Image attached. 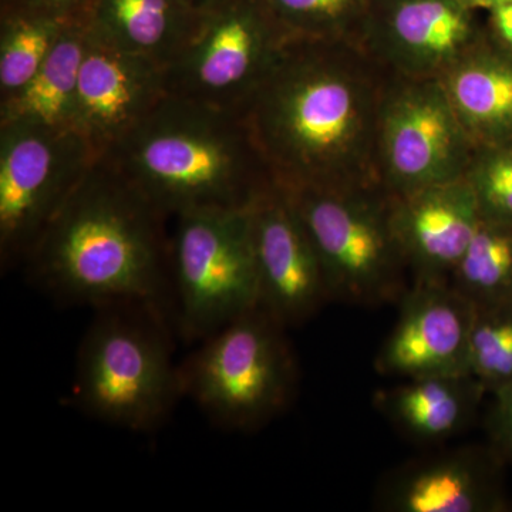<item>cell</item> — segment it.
I'll return each instance as SVG.
<instances>
[{
	"instance_id": "obj_14",
	"label": "cell",
	"mask_w": 512,
	"mask_h": 512,
	"mask_svg": "<svg viewBox=\"0 0 512 512\" xmlns=\"http://www.w3.org/2000/svg\"><path fill=\"white\" fill-rule=\"evenodd\" d=\"M476 306L448 281H414L376 357V370L403 379L468 373ZM470 375V373H468Z\"/></svg>"
},
{
	"instance_id": "obj_11",
	"label": "cell",
	"mask_w": 512,
	"mask_h": 512,
	"mask_svg": "<svg viewBox=\"0 0 512 512\" xmlns=\"http://www.w3.org/2000/svg\"><path fill=\"white\" fill-rule=\"evenodd\" d=\"M259 308L285 328L330 302L318 254L284 188L272 181L249 205Z\"/></svg>"
},
{
	"instance_id": "obj_28",
	"label": "cell",
	"mask_w": 512,
	"mask_h": 512,
	"mask_svg": "<svg viewBox=\"0 0 512 512\" xmlns=\"http://www.w3.org/2000/svg\"><path fill=\"white\" fill-rule=\"evenodd\" d=\"M490 12L493 25V36L490 39L512 52V3L498 6Z\"/></svg>"
},
{
	"instance_id": "obj_1",
	"label": "cell",
	"mask_w": 512,
	"mask_h": 512,
	"mask_svg": "<svg viewBox=\"0 0 512 512\" xmlns=\"http://www.w3.org/2000/svg\"><path fill=\"white\" fill-rule=\"evenodd\" d=\"M387 79L363 47L289 39L239 113L274 183L380 187L377 121Z\"/></svg>"
},
{
	"instance_id": "obj_23",
	"label": "cell",
	"mask_w": 512,
	"mask_h": 512,
	"mask_svg": "<svg viewBox=\"0 0 512 512\" xmlns=\"http://www.w3.org/2000/svg\"><path fill=\"white\" fill-rule=\"evenodd\" d=\"M291 39L352 43L362 47L365 0H262Z\"/></svg>"
},
{
	"instance_id": "obj_19",
	"label": "cell",
	"mask_w": 512,
	"mask_h": 512,
	"mask_svg": "<svg viewBox=\"0 0 512 512\" xmlns=\"http://www.w3.org/2000/svg\"><path fill=\"white\" fill-rule=\"evenodd\" d=\"M204 13L188 0H96L89 26L111 45L168 69L197 32Z\"/></svg>"
},
{
	"instance_id": "obj_12",
	"label": "cell",
	"mask_w": 512,
	"mask_h": 512,
	"mask_svg": "<svg viewBox=\"0 0 512 512\" xmlns=\"http://www.w3.org/2000/svg\"><path fill=\"white\" fill-rule=\"evenodd\" d=\"M167 94L164 66L111 45L90 29L72 127L99 156L119 144Z\"/></svg>"
},
{
	"instance_id": "obj_15",
	"label": "cell",
	"mask_w": 512,
	"mask_h": 512,
	"mask_svg": "<svg viewBox=\"0 0 512 512\" xmlns=\"http://www.w3.org/2000/svg\"><path fill=\"white\" fill-rule=\"evenodd\" d=\"M390 198V222L414 281H448L480 224L463 178Z\"/></svg>"
},
{
	"instance_id": "obj_7",
	"label": "cell",
	"mask_w": 512,
	"mask_h": 512,
	"mask_svg": "<svg viewBox=\"0 0 512 512\" xmlns=\"http://www.w3.org/2000/svg\"><path fill=\"white\" fill-rule=\"evenodd\" d=\"M173 220L175 320L183 338L194 342L259 306L251 211H188Z\"/></svg>"
},
{
	"instance_id": "obj_2",
	"label": "cell",
	"mask_w": 512,
	"mask_h": 512,
	"mask_svg": "<svg viewBox=\"0 0 512 512\" xmlns=\"http://www.w3.org/2000/svg\"><path fill=\"white\" fill-rule=\"evenodd\" d=\"M168 220L100 156L23 264L59 301L165 312L171 292Z\"/></svg>"
},
{
	"instance_id": "obj_6",
	"label": "cell",
	"mask_w": 512,
	"mask_h": 512,
	"mask_svg": "<svg viewBox=\"0 0 512 512\" xmlns=\"http://www.w3.org/2000/svg\"><path fill=\"white\" fill-rule=\"evenodd\" d=\"M282 187V185H279ZM318 254L330 301L400 302L404 261L390 222V198L372 187H282Z\"/></svg>"
},
{
	"instance_id": "obj_20",
	"label": "cell",
	"mask_w": 512,
	"mask_h": 512,
	"mask_svg": "<svg viewBox=\"0 0 512 512\" xmlns=\"http://www.w3.org/2000/svg\"><path fill=\"white\" fill-rule=\"evenodd\" d=\"M89 36V22L70 26L33 79L0 101V124L73 128L74 101Z\"/></svg>"
},
{
	"instance_id": "obj_17",
	"label": "cell",
	"mask_w": 512,
	"mask_h": 512,
	"mask_svg": "<svg viewBox=\"0 0 512 512\" xmlns=\"http://www.w3.org/2000/svg\"><path fill=\"white\" fill-rule=\"evenodd\" d=\"M440 82L474 147L512 140V52L484 37Z\"/></svg>"
},
{
	"instance_id": "obj_21",
	"label": "cell",
	"mask_w": 512,
	"mask_h": 512,
	"mask_svg": "<svg viewBox=\"0 0 512 512\" xmlns=\"http://www.w3.org/2000/svg\"><path fill=\"white\" fill-rule=\"evenodd\" d=\"M448 282L476 309L512 305V225L481 218Z\"/></svg>"
},
{
	"instance_id": "obj_4",
	"label": "cell",
	"mask_w": 512,
	"mask_h": 512,
	"mask_svg": "<svg viewBox=\"0 0 512 512\" xmlns=\"http://www.w3.org/2000/svg\"><path fill=\"white\" fill-rule=\"evenodd\" d=\"M165 316L144 305L99 309L77 355L72 396L79 409L140 433L164 423L183 397Z\"/></svg>"
},
{
	"instance_id": "obj_9",
	"label": "cell",
	"mask_w": 512,
	"mask_h": 512,
	"mask_svg": "<svg viewBox=\"0 0 512 512\" xmlns=\"http://www.w3.org/2000/svg\"><path fill=\"white\" fill-rule=\"evenodd\" d=\"M289 39L262 0H225L168 66V94L241 113Z\"/></svg>"
},
{
	"instance_id": "obj_18",
	"label": "cell",
	"mask_w": 512,
	"mask_h": 512,
	"mask_svg": "<svg viewBox=\"0 0 512 512\" xmlns=\"http://www.w3.org/2000/svg\"><path fill=\"white\" fill-rule=\"evenodd\" d=\"M485 392L468 373L413 377L377 392L375 406L409 439L440 443L470 424Z\"/></svg>"
},
{
	"instance_id": "obj_16",
	"label": "cell",
	"mask_w": 512,
	"mask_h": 512,
	"mask_svg": "<svg viewBox=\"0 0 512 512\" xmlns=\"http://www.w3.org/2000/svg\"><path fill=\"white\" fill-rule=\"evenodd\" d=\"M379 498L394 512L503 511L500 454L466 447L414 461L387 478Z\"/></svg>"
},
{
	"instance_id": "obj_29",
	"label": "cell",
	"mask_w": 512,
	"mask_h": 512,
	"mask_svg": "<svg viewBox=\"0 0 512 512\" xmlns=\"http://www.w3.org/2000/svg\"><path fill=\"white\" fill-rule=\"evenodd\" d=\"M464 5L468 6L470 9H488L493 10L498 8V6L507 5V3H512V0H461Z\"/></svg>"
},
{
	"instance_id": "obj_10",
	"label": "cell",
	"mask_w": 512,
	"mask_h": 512,
	"mask_svg": "<svg viewBox=\"0 0 512 512\" xmlns=\"http://www.w3.org/2000/svg\"><path fill=\"white\" fill-rule=\"evenodd\" d=\"M474 144L440 79L390 76L377 121V177L389 197L460 180Z\"/></svg>"
},
{
	"instance_id": "obj_27",
	"label": "cell",
	"mask_w": 512,
	"mask_h": 512,
	"mask_svg": "<svg viewBox=\"0 0 512 512\" xmlns=\"http://www.w3.org/2000/svg\"><path fill=\"white\" fill-rule=\"evenodd\" d=\"M493 393L491 433H493L495 451L512 461V380L498 387Z\"/></svg>"
},
{
	"instance_id": "obj_25",
	"label": "cell",
	"mask_w": 512,
	"mask_h": 512,
	"mask_svg": "<svg viewBox=\"0 0 512 512\" xmlns=\"http://www.w3.org/2000/svg\"><path fill=\"white\" fill-rule=\"evenodd\" d=\"M464 180L483 220L512 225V140L474 147Z\"/></svg>"
},
{
	"instance_id": "obj_24",
	"label": "cell",
	"mask_w": 512,
	"mask_h": 512,
	"mask_svg": "<svg viewBox=\"0 0 512 512\" xmlns=\"http://www.w3.org/2000/svg\"><path fill=\"white\" fill-rule=\"evenodd\" d=\"M467 370L487 392L512 380V305L477 309L468 342Z\"/></svg>"
},
{
	"instance_id": "obj_26",
	"label": "cell",
	"mask_w": 512,
	"mask_h": 512,
	"mask_svg": "<svg viewBox=\"0 0 512 512\" xmlns=\"http://www.w3.org/2000/svg\"><path fill=\"white\" fill-rule=\"evenodd\" d=\"M94 3L96 0H2V10H26L72 22H89Z\"/></svg>"
},
{
	"instance_id": "obj_8",
	"label": "cell",
	"mask_w": 512,
	"mask_h": 512,
	"mask_svg": "<svg viewBox=\"0 0 512 512\" xmlns=\"http://www.w3.org/2000/svg\"><path fill=\"white\" fill-rule=\"evenodd\" d=\"M99 154L73 128L0 124V262L23 264Z\"/></svg>"
},
{
	"instance_id": "obj_13",
	"label": "cell",
	"mask_w": 512,
	"mask_h": 512,
	"mask_svg": "<svg viewBox=\"0 0 512 512\" xmlns=\"http://www.w3.org/2000/svg\"><path fill=\"white\" fill-rule=\"evenodd\" d=\"M483 39L461 0H387L362 47L390 76L440 79Z\"/></svg>"
},
{
	"instance_id": "obj_5",
	"label": "cell",
	"mask_w": 512,
	"mask_h": 512,
	"mask_svg": "<svg viewBox=\"0 0 512 512\" xmlns=\"http://www.w3.org/2000/svg\"><path fill=\"white\" fill-rule=\"evenodd\" d=\"M285 326L262 308L201 340L181 365V393L222 429L265 426L292 402L298 367Z\"/></svg>"
},
{
	"instance_id": "obj_30",
	"label": "cell",
	"mask_w": 512,
	"mask_h": 512,
	"mask_svg": "<svg viewBox=\"0 0 512 512\" xmlns=\"http://www.w3.org/2000/svg\"><path fill=\"white\" fill-rule=\"evenodd\" d=\"M188 2L195 9L200 10V12H208V10L217 8L225 0H188Z\"/></svg>"
},
{
	"instance_id": "obj_22",
	"label": "cell",
	"mask_w": 512,
	"mask_h": 512,
	"mask_svg": "<svg viewBox=\"0 0 512 512\" xmlns=\"http://www.w3.org/2000/svg\"><path fill=\"white\" fill-rule=\"evenodd\" d=\"M72 20L26 10H2L0 20V101L33 79Z\"/></svg>"
},
{
	"instance_id": "obj_3",
	"label": "cell",
	"mask_w": 512,
	"mask_h": 512,
	"mask_svg": "<svg viewBox=\"0 0 512 512\" xmlns=\"http://www.w3.org/2000/svg\"><path fill=\"white\" fill-rule=\"evenodd\" d=\"M103 157L171 220L247 208L274 181L241 114L171 94Z\"/></svg>"
}]
</instances>
